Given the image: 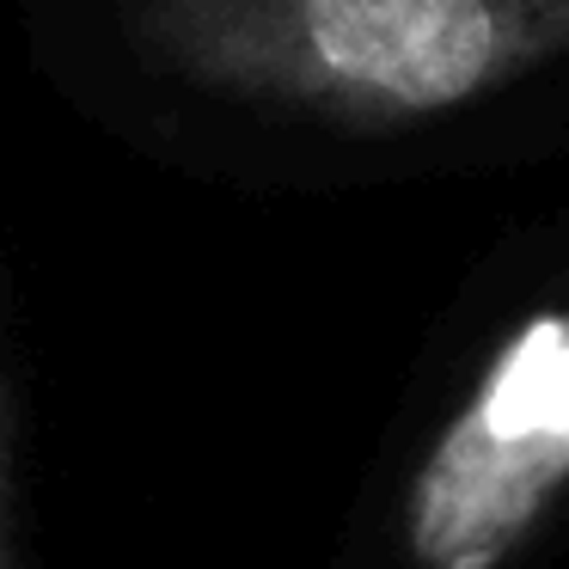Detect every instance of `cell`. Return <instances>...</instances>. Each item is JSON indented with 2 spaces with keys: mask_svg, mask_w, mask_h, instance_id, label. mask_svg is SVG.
Here are the masks:
<instances>
[{
  "mask_svg": "<svg viewBox=\"0 0 569 569\" xmlns=\"http://www.w3.org/2000/svg\"><path fill=\"white\" fill-rule=\"evenodd\" d=\"M569 478V319L545 312L496 356L410 496V563L496 569Z\"/></svg>",
  "mask_w": 569,
  "mask_h": 569,
  "instance_id": "obj_2",
  "label": "cell"
},
{
  "mask_svg": "<svg viewBox=\"0 0 569 569\" xmlns=\"http://www.w3.org/2000/svg\"><path fill=\"white\" fill-rule=\"evenodd\" d=\"M0 569H7V545H0Z\"/></svg>",
  "mask_w": 569,
  "mask_h": 569,
  "instance_id": "obj_3",
  "label": "cell"
},
{
  "mask_svg": "<svg viewBox=\"0 0 569 569\" xmlns=\"http://www.w3.org/2000/svg\"><path fill=\"white\" fill-rule=\"evenodd\" d=\"M141 38L214 92L392 129L569 62V0H141Z\"/></svg>",
  "mask_w": 569,
  "mask_h": 569,
  "instance_id": "obj_1",
  "label": "cell"
}]
</instances>
